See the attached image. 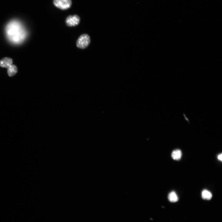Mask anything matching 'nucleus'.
<instances>
[{
	"mask_svg": "<svg viewBox=\"0 0 222 222\" xmlns=\"http://www.w3.org/2000/svg\"><path fill=\"white\" fill-rule=\"evenodd\" d=\"M53 4L59 9L65 10L71 7L72 1L71 0H54Z\"/></svg>",
	"mask_w": 222,
	"mask_h": 222,
	"instance_id": "obj_2",
	"label": "nucleus"
},
{
	"mask_svg": "<svg viewBox=\"0 0 222 222\" xmlns=\"http://www.w3.org/2000/svg\"><path fill=\"white\" fill-rule=\"evenodd\" d=\"M218 160L221 161H222V154H221L218 155Z\"/></svg>",
	"mask_w": 222,
	"mask_h": 222,
	"instance_id": "obj_9",
	"label": "nucleus"
},
{
	"mask_svg": "<svg viewBox=\"0 0 222 222\" xmlns=\"http://www.w3.org/2000/svg\"><path fill=\"white\" fill-rule=\"evenodd\" d=\"M182 156V152L179 149L174 150L172 154V158L175 160H179L181 158Z\"/></svg>",
	"mask_w": 222,
	"mask_h": 222,
	"instance_id": "obj_6",
	"label": "nucleus"
},
{
	"mask_svg": "<svg viewBox=\"0 0 222 222\" xmlns=\"http://www.w3.org/2000/svg\"><path fill=\"white\" fill-rule=\"evenodd\" d=\"M80 21L79 17L77 15L70 16L66 19V25L70 27L76 26L78 25Z\"/></svg>",
	"mask_w": 222,
	"mask_h": 222,
	"instance_id": "obj_3",
	"label": "nucleus"
},
{
	"mask_svg": "<svg viewBox=\"0 0 222 222\" xmlns=\"http://www.w3.org/2000/svg\"><path fill=\"white\" fill-rule=\"evenodd\" d=\"M202 198L205 200H210L212 197V194L207 190H203L201 194Z\"/></svg>",
	"mask_w": 222,
	"mask_h": 222,
	"instance_id": "obj_8",
	"label": "nucleus"
},
{
	"mask_svg": "<svg viewBox=\"0 0 222 222\" xmlns=\"http://www.w3.org/2000/svg\"><path fill=\"white\" fill-rule=\"evenodd\" d=\"M91 42L90 36L86 34L80 35L78 39L76 42L77 47L82 49H84L87 47Z\"/></svg>",
	"mask_w": 222,
	"mask_h": 222,
	"instance_id": "obj_1",
	"label": "nucleus"
},
{
	"mask_svg": "<svg viewBox=\"0 0 222 222\" xmlns=\"http://www.w3.org/2000/svg\"><path fill=\"white\" fill-rule=\"evenodd\" d=\"M168 199L171 202L175 203L178 200V198L176 193L174 191L171 192L168 197Z\"/></svg>",
	"mask_w": 222,
	"mask_h": 222,
	"instance_id": "obj_7",
	"label": "nucleus"
},
{
	"mask_svg": "<svg viewBox=\"0 0 222 222\" xmlns=\"http://www.w3.org/2000/svg\"><path fill=\"white\" fill-rule=\"evenodd\" d=\"M12 63V59L9 57H5L0 60V66L2 68H8Z\"/></svg>",
	"mask_w": 222,
	"mask_h": 222,
	"instance_id": "obj_4",
	"label": "nucleus"
},
{
	"mask_svg": "<svg viewBox=\"0 0 222 222\" xmlns=\"http://www.w3.org/2000/svg\"><path fill=\"white\" fill-rule=\"evenodd\" d=\"M7 72L9 77L14 76L18 72L17 66L14 65L12 64L7 68Z\"/></svg>",
	"mask_w": 222,
	"mask_h": 222,
	"instance_id": "obj_5",
	"label": "nucleus"
}]
</instances>
